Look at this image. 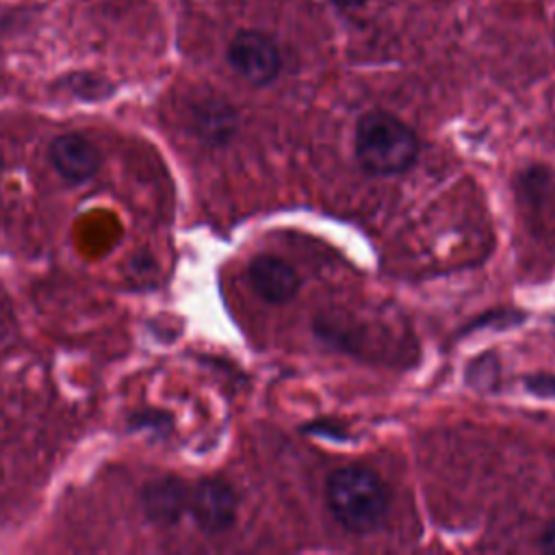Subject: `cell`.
Masks as SVG:
<instances>
[{
  "instance_id": "6da1fadb",
  "label": "cell",
  "mask_w": 555,
  "mask_h": 555,
  "mask_svg": "<svg viewBox=\"0 0 555 555\" xmlns=\"http://www.w3.org/2000/svg\"><path fill=\"white\" fill-rule=\"evenodd\" d=\"M332 516L351 533L377 529L388 512V492L379 475L366 466L336 468L325 483Z\"/></svg>"
},
{
  "instance_id": "7a4b0ae2",
  "label": "cell",
  "mask_w": 555,
  "mask_h": 555,
  "mask_svg": "<svg viewBox=\"0 0 555 555\" xmlns=\"http://www.w3.org/2000/svg\"><path fill=\"white\" fill-rule=\"evenodd\" d=\"M356 158L373 176L408 171L418 156L416 132L386 111H371L356 126Z\"/></svg>"
},
{
  "instance_id": "3957f363",
  "label": "cell",
  "mask_w": 555,
  "mask_h": 555,
  "mask_svg": "<svg viewBox=\"0 0 555 555\" xmlns=\"http://www.w3.org/2000/svg\"><path fill=\"white\" fill-rule=\"evenodd\" d=\"M230 67L247 82L262 87L278 78L282 59L278 46L258 30H241L228 46Z\"/></svg>"
},
{
  "instance_id": "277c9868",
  "label": "cell",
  "mask_w": 555,
  "mask_h": 555,
  "mask_svg": "<svg viewBox=\"0 0 555 555\" xmlns=\"http://www.w3.org/2000/svg\"><path fill=\"white\" fill-rule=\"evenodd\" d=\"M236 492L232 486L217 477H206L189 494V512L195 525L206 535H221L232 529L236 520Z\"/></svg>"
},
{
  "instance_id": "5b68a950",
  "label": "cell",
  "mask_w": 555,
  "mask_h": 555,
  "mask_svg": "<svg viewBox=\"0 0 555 555\" xmlns=\"http://www.w3.org/2000/svg\"><path fill=\"white\" fill-rule=\"evenodd\" d=\"M52 169L72 184H82L95 178L102 167L100 147L82 132L59 134L48 147Z\"/></svg>"
},
{
  "instance_id": "8992f818",
  "label": "cell",
  "mask_w": 555,
  "mask_h": 555,
  "mask_svg": "<svg viewBox=\"0 0 555 555\" xmlns=\"http://www.w3.org/2000/svg\"><path fill=\"white\" fill-rule=\"evenodd\" d=\"M189 486L173 475L150 479L141 494V512L156 527H173L189 509Z\"/></svg>"
},
{
  "instance_id": "52a82bcc",
  "label": "cell",
  "mask_w": 555,
  "mask_h": 555,
  "mask_svg": "<svg viewBox=\"0 0 555 555\" xmlns=\"http://www.w3.org/2000/svg\"><path fill=\"white\" fill-rule=\"evenodd\" d=\"M247 278L254 293L269 304H286L299 291L297 271L282 258L271 254L256 256L247 267Z\"/></svg>"
},
{
  "instance_id": "ba28073f",
  "label": "cell",
  "mask_w": 555,
  "mask_h": 555,
  "mask_svg": "<svg viewBox=\"0 0 555 555\" xmlns=\"http://www.w3.org/2000/svg\"><path fill=\"white\" fill-rule=\"evenodd\" d=\"M236 126V111L223 100L206 98L191 106V128L206 145H225L234 137Z\"/></svg>"
},
{
  "instance_id": "9c48e42d",
  "label": "cell",
  "mask_w": 555,
  "mask_h": 555,
  "mask_svg": "<svg viewBox=\"0 0 555 555\" xmlns=\"http://www.w3.org/2000/svg\"><path fill=\"white\" fill-rule=\"evenodd\" d=\"M540 546L548 553H555V520H551L546 525V529L542 531V538H540Z\"/></svg>"
},
{
  "instance_id": "30bf717a",
  "label": "cell",
  "mask_w": 555,
  "mask_h": 555,
  "mask_svg": "<svg viewBox=\"0 0 555 555\" xmlns=\"http://www.w3.org/2000/svg\"><path fill=\"white\" fill-rule=\"evenodd\" d=\"M332 2L338 4V7H356V4H360L364 0H332Z\"/></svg>"
},
{
  "instance_id": "8fae6325",
  "label": "cell",
  "mask_w": 555,
  "mask_h": 555,
  "mask_svg": "<svg viewBox=\"0 0 555 555\" xmlns=\"http://www.w3.org/2000/svg\"><path fill=\"white\" fill-rule=\"evenodd\" d=\"M0 167H2V165H0Z\"/></svg>"
}]
</instances>
